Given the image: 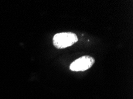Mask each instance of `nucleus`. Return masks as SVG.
<instances>
[{
  "mask_svg": "<svg viewBox=\"0 0 133 99\" xmlns=\"http://www.w3.org/2000/svg\"><path fill=\"white\" fill-rule=\"evenodd\" d=\"M78 40V38L76 34L72 32H63L56 34L53 36V43L57 49H64L72 46Z\"/></svg>",
  "mask_w": 133,
  "mask_h": 99,
  "instance_id": "nucleus-1",
  "label": "nucleus"
},
{
  "mask_svg": "<svg viewBox=\"0 0 133 99\" xmlns=\"http://www.w3.org/2000/svg\"><path fill=\"white\" fill-rule=\"evenodd\" d=\"M95 60L94 58L89 55H84L80 57L70 65L69 69L72 71H84L90 68L93 65Z\"/></svg>",
  "mask_w": 133,
  "mask_h": 99,
  "instance_id": "nucleus-2",
  "label": "nucleus"
}]
</instances>
